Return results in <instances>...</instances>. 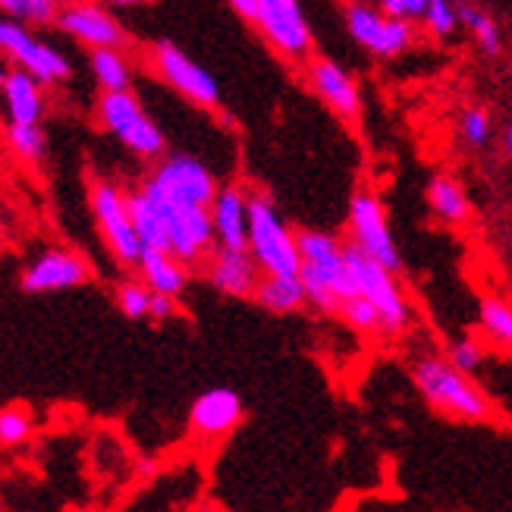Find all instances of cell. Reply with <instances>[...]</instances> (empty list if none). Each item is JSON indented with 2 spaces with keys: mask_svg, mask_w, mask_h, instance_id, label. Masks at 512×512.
Listing matches in <instances>:
<instances>
[{
  "mask_svg": "<svg viewBox=\"0 0 512 512\" xmlns=\"http://www.w3.org/2000/svg\"><path fill=\"white\" fill-rule=\"evenodd\" d=\"M92 76L101 85V92H132V66L114 48L92 51Z\"/></svg>",
  "mask_w": 512,
  "mask_h": 512,
  "instance_id": "d4e9b609",
  "label": "cell"
},
{
  "mask_svg": "<svg viewBox=\"0 0 512 512\" xmlns=\"http://www.w3.org/2000/svg\"><path fill=\"white\" fill-rule=\"evenodd\" d=\"M7 139H10V148L19 154L22 161H44V151H48V139H44V132L38 123L32 126H19V123H10L7 129Z\"/></svg>",
  "mask_w": 512,
  "mask_h": 512,
  "instance_id": "f1b7e54d",
  "label": "cell"
},
{
  "mask_svg": "<svg viewBox=\"0 0 512 512\" xmlns=\"http://www.w3.org/2000/svg\"><path fill=\"white\" fill-rule=\"evenodd\" d=\"M478 321L481 330L491 337L497 346L512 352V302L503 296H484L478 305Z\"/></svg>",
  "mask_w": 512,
  "mask_h": 512,
  "instance_id": "484cf974",
  "label": "cell"
},
{
  "mask_svg": "<svg viewBox=\"0 0 512 512\" xmlns=\"http://www.w3.org/2000/svg\"><path fill=\"white\" fill-rule=\"evenodd\" d=\"M299 255H302V283L308 293V305L324 315H340V302L359 296L349 267H346V242L324 230H296Z\"/></svg>",
  "mask_w": 512,
  "mask_h": 512,
  "instance_id": "6da1fadb",
  "label": "cell"
},
{
  "mask_svg": "<svg viewBox=\"0 0 512 512\" xmlns=\"http://www.w3.org/2000/svg\"><path fill=\"white\" fill-rule=\"evenodd\" d=\"M117 308L129 321H145L151 308V289L142 280H123L117 286Z\"/></svg>",
  "mask_w": 512,
  "mask_h": 512,
  "instance_id": "4dcf8cb0",
  "label": "cell"
},
{
  "mask_svg": "<svg viewBox=\"0 0 512 512\" xmlns=\"http://www.w3.org/2000/svg\"><path fill=\"white\" fill-rule=\"evenodd\" d=\"M57 26L73 35L76 41H82L85 48H126L129 44V35L126 29L120 26V19L114 13H107L101 4H73V7H63L60 16H57Z\"/></svg>",
  "mask_w": 512,
  "mask_h": 512,
  "instance_id": "2e32d148",
  "label": "cell"
},
{
  "mask_svg": "<svg viewBox=\"0 0 512 512\" xmlns=\"http://www.w3.org/2000/svg\"><path fill=\"white\" fill-rule=\"evenodd\" d=\"M428 208L434 211V217H440L443 224H450V227L469 224V217H472L469 192H465L462 183L453 180L450 173H434L428 180Z\"/></svg>",
  "mask_w": 512,
  "mask_h": 512,
  "instance_id": "7402d4cb",
  "label": "cell"
},
{
  "mask_svg": "<svg viewBox=\"0 0 512 512\" xmlns=\"http://www.w3.org/2000/svg\"><path fill=\"white\" fill-rule=\"evenodd\" d=\"M462 4H475V0H459V7H462Z\"/></svg>",
  "mask_w": 512,
  "mask_h": 512,
  "instance_id": "b9f144b4",
  "label": "cell"
},
{
  "mask_svg": "<svg viewBox=\"0 0 512 512\" xmlns=\"http://www.w3.org/2000/svg\"><path fill=\"white\" fill-rule=\"evenodd\" d=\"M145 189L161 195L170 205L211 208L217 198V176L192 154H164L154 170L142 180Z\"/></svg>",
  "mask_w": 512,
  "mask_h": 512,
  "instance_id": "8992f818",
  "label": "cell"
},
{
  "mask_svg": "<svg viewBox=\"0 0 512 512\" xmlns=\"http://www.w3.org/2000/svg\"><path fill=\"white\" fill-rule=\"evenodd\" d=\"M503 151H506V158L512 161V117H509V123L503 129Z\"/></svg>",
  "mask_w": 512,
  "mask_h": 512,
  "instance_id": "f35d334b",
  "label": "cell"
},
{
  "mask_svg": "<svg viewBox=\"0 0 512 512\" xmlns=\"http://www.w3.org/2000/svg\"><path fill=\"white\" fill-rule=\"evenodd\" d=\"M110 7H139V4H148V0H107Z\"/></svg>",
  "mask_w": 512,
  "mask_h": 512,
  "instance_id": "ab89813d",
  "label": "cell"
},
{
  "mask_svg": "<svg viewBox=\"0 0 512 512\" xmlns=\"http://www.w3.org/2000/svg\"><path fill=\"white\" fill-rule=\"evenodd\" d=\"M255 302L271 311V315H296L308 305V293H305V283L302 277H274V274H264L258 283V293Z\"/></svg>",
  "mask_w": 512,
  "mask_h": 512,
  "instance_id": "603a6c76",
  "label": "cell"
},
{
  "mask_svg": "<svg viewBox=\"0 0 512 512\" xmlns=\"http://www.w3.org/2000/svg\"><path fill=\"white\" fill-rule=\"evenodd\" d=\"M7 76H10V70H7V63H4V60H0V88H4Z\"/></svg>",
  "mask_w": 512,
  "mask_h": 512,
  "instance_id": "60d3db41",
  "label": "cell"
},
{
  "mask_svg": "<svg viewBox=\"0 0 512 512\" xmlns=\"http://www.w3.org/2000/svg\"><path fill=\"white\" fill-rule=\"evenodd\" d=\"M412 384L434 412L447 418L487 421L494 412L491 399L475 384V377L453 368L447 355H437V352L418 355L412 362Z\"/></svg>",
  "mask_w": 512,
  "mask_h": 512,
  "instance_id": "7a4b0ae2",
  "label": "cell"
},
{
  "mask_svg": "<svg viewBox=\"0 0 512 512\" xmlns=\"http://www.w3.org/2000/svg\"><path fill=\"white\" fill-rule=\"evenodd\" d=\"M459 22L472 32V38L481 44L484 54L497 57L503 51V35H500L497 19L487 13V10H481L478 4H462L459 7Z\"/></svg>",
  "mask_w": 512,
  "mask_h": 512,
  "instance_id": "4316f807",
  "label": "cell"
},
{
  "mask_svg": "<svg viewBox=\"0 0 512 512\" xmlns=\"http://www.w3.org/2000/svg\"><path fill=\"white\" fill-rule=\"evenodd\" d=\"M425 29L437 38H450L459 29V7L456 0H431L425 13Z\"/></svg>",
  "mask_w": 512,
  "mask_h": 512,
  "instance_id": "1f68e13d",
  "label": "cell"
},
{
  "mask_svg": "<svg viewBox=\"0 0 512 512\" xmlns=\"http://www.w3.org/2000/svg\"><path fill=\"white\" fill-rule=\"evenodd\" d=\"M176 315H180V305H176V299H173V296L151 293L148 321H154V324H164V321H173Z\"/></svg>",
  "mask_w": 512,
  "mask_h": 512,
  "instance_id": "8d00e7d4",
  "label": "cell"
},
{
  "mask_svg": "<svg viewBox=\"0 0 512 512\" xmlns=\"http://www.w3.org/2000/svg\"><path fill=\"white\" fill-rule=\"evenodd\" d=\"M139 280L151 289V293L180 299L189 286V267L180 258H173L170 252L145 249L139 258Z\"/></svg>",
  "mask_w": 512,
  "mask_h": 512,
  "instance_id": "44dd1931",
  "label": "cell"
},
{
  "mask_svg": "<svg viewBox=\"0 0 512 512\" xmlns=\"http://www.w3.org/2000/svg\"><path fill=\"white\" fill-rule=\"evenodd\" d=\"M92 280V264L73 249H48L41 252L19 277V289L29 296L63 293Z\"/></svg>",
  "mask_w": 512,
  "mask_h": 512,
  "instance_id": "5bb4252c",
  "label": "cell"
},
{
  "mask_svg": "<svg viewBox=\"0 0 512 512\" xmlns=\"http://www.w3.org/2000/svg\"><path fill=\"white\" fill-rule=\"evenodd\" d=\"M484 355H487V352H484V346H481L475 337H462V340H456V343L447 349L450 365L459 368L462 374H469V377H475V374L481 371Z\"/></svg>",
  "mask_w": 512,
  "mask_h": 512,
  "instance_id": "836d02e7",
  "label": "cell"
},
{
  "mask_svg": "<svg viewBox=\"0 0 512 512\" xmlns=\"http://www.w3.org/2000/svg\"><path fill=\"white\" fill-rule=\"evenodd\" d=\"M0 54L10 57L19 70L32 73L41 85L66 82L73 76L70 60H66L54 44L35 38L16 19H0Z\"/></svg>",
  "mask_w": 512,
  "mask_h": 512,
  "instance_id": "7c38bea8",
  "label": "cell"
},
{
  "mask_svg": "<svg viewBox=\"0 0 512 512\" xmlns=\"http://www.w3.org/2000/svg\"><path fill=\"white\" fill-rule=\"evenodd\" d=\"M346 29L359 48H365L371 57H381V60L406 54L415 41L412 22L390 19L387 13H381V7H368V4L346 7Z\"/></svg>",
  "mask_w": 512,
  "mask_h": 512,
  "instance_id": "4fadbf2b",
  "label": "cell"
},
{
  "mask_svg": "<svg viewBox=\"0 0 512 512\" xmlns=\"http://www.w3.org/2000/svg\"><path fill=\"white\" fill-rule=\"evenodd\" d=\"M431 0H381V13L399 22H412V19H425Z\"/></svg>",
  "mask_w": 512,
  "mask_h": 512,
  "instance_id": "d590c367",
  "label": "cell"
},
{
  "mask_svg": "<svg viewBox=\"0 0 512 512\" xmlns=\"http://www.w3.org/2000/svg\"><path fill=\"white\" fill-rule=\"evenodd\" d=\"M459 132H462V139L469 142L472 148H481L487 139H491V110L481 107V104L465 107L462 120H459Z\"/></svg>",
  "mask_w": 512,
  "mask_h": 512,
  "instance_id": "d6a6232c",
  "label": "cell"
},
{
  "mask_svg": "<svg viewBox=\"0 0 512 512\" xmlns=\"http://www.w3.org/2000/svg\"><path fill=\"white\" fill-rule=\"evenodd\" d=\"M249 252L264 274L299 277L302 271L296 230L286 224L267 192H249Z\"/></svg>",
  "mask_w": 512,
  "mask_h": 512,
  "instance_id": "3957f363",
  "label": "cell"
},
{
  "mask_svg": "<svg viewBox=\"0 0 512 512\" xmlns=\"http://www.w3.org/2000/svg\"><path fill=\"white\" fill-rule=\"evenodd\" d=\"M252 26L264 35V41L293 63H308L315 35H311L308 19L299 7V0H258Z\"/></svg>",
  "mask_w": 512,
  "mask_h": 512,
  "instance_id": "30bf717a",
  "label": "cell"
},
{
  "mask_svg": "<svg viewBox=\"0 0 512 512\" xmlns=\"http://www.w3.org/2000/svg\"><path fill=\"white\" fill-rule=\"evenodd\" d=\"M349 242H355L377 264H384L387 271H403V255H399V246L393 239L387 208L381 195L368 186H359L349 198Z\"/></svg>",
  "mask_w": 512,
  "mask_h": 512,
  "instance_id": "ba28073f",
  "label": "cell"
},
{
  "mask_svg": "<svg viewBox=\"0 0 512 512\" xmlns=\"http://www.w3.org/2000/svg\"><path fill=\"white\" fill-rule=\"evenodd\" d=\"M139 189L151 198L154 208L161 211L164 230H167V246L170 255L180 258L186 267H198L211 258L217 249V236L211 224V208H192V205H170L161 195H154L139 183Z\"/></svg>",
  "mask_w": 512,
  "mask_h": 512,
  "instance_id": "52a82bcc",
  "label": "cell"
},
{
  "mask_svg": "<svg viewBox=\"0 0 512 512\" xmlns=\"http://www.w3.org/2000/svg\"><path fill=\"white\" fill-rule=\"evenodd\" d=\"M151 63L158 76L176 88L186 101H192L195 107H205V110H217L220 107V85L217 79L205 70L202 63H195L180 44H173L167 38L154 41L151 44Z\"/></svg>",
  "mask_w": 512,
  "mask_h": 512,
  "instance_id": "8fae6325",
  "label": "cell"
},
{
  "mask_svg": "<svg viewBox=\"0 0 512 512\" xmlns=\"http://www.w3.org/2000/svg\"><path fill=\"white\" fill-rule=\"evenodd\" d=\"M211 224L220 249H249V189L220 186L211 202Z\"/></svg>",
  "mask_w": 512,
  "mask_h": 512,
  "instance_id": "d6986e66",
  "label": "cell"
},
{
  "mask_svg": "<svg viewBox=\"0 0 512 512\" xmlns=\"http://www.w3.org/2000/svg\"><path fill=\"white\" fill-rule=\"evenodd\" d=\"M205 277L220 296L230 299H255L264 271L249 249H214L205 261Z\"/></svg>",
  "mask_w": 512,
  "mask_h": 512,
  "instance_id": "e0dca14e",
  "label": "cell"
},
{
  "mask_svg": "<svg viewBox=\"0 0 512 512\" xmlns=\"http://www.w3.org/2000/svg\"><path fill=\"white\" fill-rule=\"evenodd\" d=\"M346 267H349V277L359 289V296H365L374 308L377 315H381V324H384V337H403V333L412 327L415 321V311L403 293V286H399L396 274L387 271L384 264H377L374 258H368L355 242L346 239Z\"/></svg>",
  "mask_w": 512,
  "mask_h": 512,
  "instance_id": "277c9868",
  "label": "cell"
},
{
  "mask_svg": "<svg viewBox=\"0 0 512 512\" xmlns=\"http://www.w3.org/2000/svg\"><path fill=\"white\" fill-rule=\"evenodd\" d=\"M205 512H214V509H205Z\"/></svg>",
  "mask_w": 512,
  "mask_h": 512,
  "instance_id": "7bdbcfd3",
  "label": "cell"
},
{
  "mask_svg": "<svg viewBox=\"0 0 512 512\" xmlns=\"http://www.w3.org/2000/svg\"><path fill=\"white\" fill-rule=\"evenodd\" d=\"M57 4L60 0H0V10L7 13V19L29 22V26H48L60 16Z\"/></svg>",
  "mask_w": 512,
  "mask_h": 512,
  "instance_id": "83f0119b",
  "label": "cell"
},
{
  "mask_svg": "<svg viewBox=\"0 0 512 512\" xmlns=\"http://www.w3.org/2000/svg\"><path fill=\"white\" fill-rule=\"evenodd\" d=\"M305 79L315 88V95L346 123H355L362 117V92L355 79L330 57H311L305 63Z\"/></svg>",
  "mask_w": 512,
  "mask_h": 512,
  "instance_id": "9a60e30c",
  "label": "cell"
},
{
  "mask_svg": "<svg viewBox=\"0 0 512 512\" xmlns=\"http://www.w3.org/2000/svg\"><path fill=\"white\" fill-rule=\"evenodd\" d=\"M242 418H246V403L233 387H211L195 399L189 409V428L205 437V440H220L233 434Z\"/></svg>",
  "mask_w": 512,
  "mask_h": 512,
  "instance_id": "ac0fdd59",
  "label": "cell"
},
{
  "mask_svg": "<svg viewBox=\"0 0 512 512\" xmlns=\"http://www.w3.org/2000/svg\"><path fill=\"white\" fill-rule=\"evenodd\" d=\"M340 318L352 330H359V333H381V337H384L381 315H377V308L365 296H352V299L340 302Z\"/></svg>",
  "mask_w": 512,
  "mask_h": 512,
  "instance_id": "f546056e",
  "label": "cell"
},
{
  "mask_svg": "<svg viewBox=\"0 0 512 512\" xmlns=\"http://www.w3.org/2000/svg\"><path fill=\"white\" fill-rule=\"evenodd\" d=\"M0 101H4L10 123L32 126L44 117V85L19 66H13L4 88H0Z\"/></svg>",
  "mask_w": 512,
  "mask_h": 512,
  "instance_id": "ffe728a7",
  "label": "cell"
},
{
  "mask_svg": "<svg viewBox=\"0 0 512 512\" xmlns=\"http://www.w3.org/2000/svg\"><path fill=\"white\" fill-rule=\"evenodd\" d=\"M88 202H92L95 224H98V230H101V236L107 242L110 255H114L123 267H139V258H142L145 246H142L136 227H132L126 192L117 183H110V180H92Z\"/></svg>",
  "mask_w": 512,
  "mask_h": 512,
  "instance_id": "9c48e42d",
  "label": "cell"
},
{
  "mask_svg": "<svg viewBox=\"0 0 512 512\" xmlns=\"http://www.w3.org/2000/svg\"><path fill=\"white\" fill-rule=\"evenodd\" d=\"M126 202H129V214H132V227H136V233H139V239H142V246H145V249H158V252H170L161 211L154 208L151 198L136 186V189H129V192H126Z\"/></svg>",
  "mask_w": 512,
  "mask_h": 512,
  "instance_id": "cb8c5ba5",
  "label": "cell"
},
{
  "mask_svg": "<svg viewBox=\"0 0 512 512\" xmlns=\"http://www.w3.org/2000/svg\"><path fill=\"white\" fill-rule=\"evenodd\" d=\"M98 123L120 139L136 158L142 161H161L167 151V139L161 126L154 123L142 101L132 92H101L98 98Z\"/></svg>",
  "mask_w": 512,
  "mask_h": 512,
  "instance_id": "5b68a950",
  "label": "cell"
},
{
  "mask_svg": "<svg viewBox=\"0 0 512 512\" xmlns=\"http://www.w3.org/2000/svg\"><path fill=\"white\" fill-rule=\"evenodd\" d=\"M227 4L242 16V19H255V10H258V0H227Z\"/></svg>",
  "mask_w": 512,
  "mask_h": 512,
  "instance_id": "74e56055",
  "label": "cell"
},
{
  "mask_svg": "<svg viewBox=\"0 0 512 512\" xmlns=\"http://www.w3.org/2000/svg\"><path fill=\"white\" fill-rule=\"evenodd\" d=\"M32 434V421L22 409H4L0 412V443L4 447H19Z\"/></svg>",
  "mask_w": 512,
  "mask_h": 512,
  "instance_id": "e575fe53",
  "label": "cell"
}]
</instances>
